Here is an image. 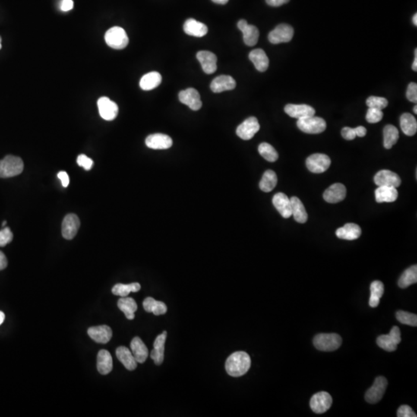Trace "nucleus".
I'll list each match as a JSON object with an SVG mask.
<instances>
[{"label": "nucleus", "mask_w": 417, "mask_h": 417, "mask_svg": "<svg viewBox=\"0 0 417 417\" xmlns=\"http://www.w3.org/2000/svg\"><path fill=\"white\" fill-rule=\"evenodd\" d=\"M285 111L291 118H297L298 120L314 116L315 115V110L312 107L307 105L289 104L285 106Z\"/></svg>", "instance_id": "6ab92c4d"}, {"label": "nucleus", "mask_w": 417, "mask_h": 417, "mask_svg": "<svg viewBox=\"0 0 417 417\" xmlns=\"http://www.w3.org/2000/svg\"><path fill=\"white\" fill-rule=\"evenodd\" d=\"M297 126L301 131L307 134H319L326 129L327 124L323 118L314 115L298 120Z\"/></svg>", "instance_id": "39448f33"}, {"label": "nucleus", "mask_w": 417, "mask_h": 417, "mask_svg": "<svg viewBox=\"0 0 417 417\" xmlns=\"http://www.w3.org/2000/svg\"><path fill=\"white\" fill-rule=\"evenodd\" d=\"M306 165L308 170L313 173H323L330 167L331 159L327 155L316 153L307 159Z\"/></svg>", "instance_id": "1a4fd4ad"}, {"label": "nucleus", "mask_w": 417, "mask_h": 417, "mask_svg": "<svg viewBox=\"0 0 417 417\" xmlns=\"http://www.w3.org/2000/svg\"><path fill=\"white\" fill-rule=\"evenodd\" d=\"M398 417H416L417 415L415 413L412 408L407 405H402L397 410Z\"/></svg>", "instance_id": "8fccbe9b"}, {"label": "nucleus", "mask_w": 417, "mask_h": 417, "mask_svg": "<svg viewBox=\"0 0 417 417\" xmlns=\"http://www.w3.org/2000/svg\"><path fill=\"white\" fill-rule=\"evenodd\" d=\"M13 239V234L9 227H4L0 230V247H5Z\"/></svg>", "instance_id": "49530a36"}, {"label": "nucleus", "mask_w": 417, "mask_h": 417, "mask_svg": "<svg viewBox=\"0 0 417 417\" xmlns=\"http://www.w3.org/2000/svg\"><path fill=\"white\" fill-rule=\"evenodd\" d=\"M374 182L378 187H391L397 188L400 186L401 178L395 172L385 169L376 174Z\"/></svg>", "instance_id": "2eb2a0df"}, {"label": "nucleus", "mask_w": 417, "mask_h": 417, "mask_svg": "<svg viewBox=\"0 0 417 417\" xmlns=\"http://www.w3.org/2000/svg\"><path fill=\"white\" fill-rule=\"evenodd\" d=\"M2 48V38L0 36V50Z\"/></svg>", "instance_id": "0e129e2a"}, {"label": "nucleus", "mask_w": 417, "mask_h": 417, "mask_svg": "<svg viewBox=\"0 0 417 417\" xmlns=\"http://www.w3.org/2000/svg\"><path fill=\"white\" fill-rule=\"evenodd\" d=\"M383 112L382 110L377 109V108H368L367 111L366 121L368 123L375 124V123H378L383 119Z\"/></svg>", "instance_id": "a18cd8bd"}, {"label": "nucleus", "mask_w": 417, "mask_h": 417, "mask_svg": "<svg viewBox=\"0 0 417 417\" xmlns=\"http://www.w3.org/2000/svg\"><path fill=\"white\" fill-rule=\"evenodd\" d=\"M80 222L78 216L74 213L67 214L62 223V235L66 240H72L77 234Z\"/></svg>", "instance_id": "dca6fc26"}, {"label": "nucleus", "mask_w": 417, "mask_h": 417, "mask_svg": "<svg viewBox=\"0 0 417 417\" xmlns=\"http://www.w3.org/2000/svg\"><path fill=\"white\" fill-rule=\"evenodd\" d=\"M412 23L415 26H417V14L415 13V15L412 17Z\"/></svg>", "instance_id": "680f3d73"}, {"label": "nucleus", "mask_w": 417, "mask_h": 417, "mask_svg": "<svg viewBox=\"0 0 417 417\" xmlns=\"http://www.w3.org/2000/svg\"><path fill=\"white\" fill-rule=\"evenodd\" d=\"M74 7L73 0H62L61 4V10L63 12H68Z\"/></svg>", "instance_id": "603ef678"}, {"label": "nucleus", "mask_w": 417, "mask_h": 417, "mask_svg": "<svg viewBox=\"0 0 417 417\" xmlns=\"http://www.w3.org/2000/svg\"><path fill=\"white\" fill-rule=\"evenodd\" d=\"M273 206L276 208L280 214L285 219L291 217V204L290 199L288 196L283 193H278L275 194L273 197Z\"/></svg>", "instance_id": "4be33fe9"}, {"label": "nucleus", "mask_w": 417, "mask_h": 417, "mask_svg": "<svg viewBox=\"0 0 417 417\" xmlns=\"http://www.w3.org/2000/svg\"><path fill=\"white\" fill-rule=\"evenodd\" d=\"M332 404V398L327 392H319L311 397L310 406L313 412L322 414L327 412Z\"/></svg>", "instance_id": "9d476101"}, {"label": "nucleus", "mask_w": 417, "mask_h": 417, "mask_svg": "<svg viewBox=\"0 0 417 417\" xmlns=\"http://www.w3.org/2000/svg\"><path fill=\"white\" fill-rule=\"evenodd\" d=\"M23 170V162L20 157L7 156L0 160V178L17 176Z\"/></svg>", "instance_id": "7ed1b4c3"}, {"label": "nucleus", "mask_w": 417, "mask_h": 417, "mask_svg": "<svg viewBox=\"0 0 417 417\" xmlns=\"http://www.w3.org/2000/svg\"><path fill=\"white\" fill-rule=\"evenodd\" d=\"M166 337L167 332L165 331L163 333L159 335L155 340L154 349L151 352V358L154 361L156 365H160L163 362Z\"/></svg>", "instance_id": "a878e982"}, {"label": "nucleus", "mask_w": 417, "mask_h": 417, "mask_svg": "<svg viewBox=\"0 0 417 417\" xmlns=\"http://www.w3.org/2000/svg\"><path fill=\"white\" fill-rule=\"evenodd\" d=\"M249 59L254 64L260 72L267 71L269 67V59L267 54L262 49H255L249 54Z\"/></svg>", "instance_id": "bb28decb"}, {"label": "nucleus", "mask_w": 417, "mask_h": 417, "mask_svg": "<svg viewBox=\"0 0 417 417\" xmlns=\"http://www.w3.org/2000/svg\"><path fill=\"white\" fill-rule=\"evenodd\" d=\"M58 178L61 179L63 187H65V188L68 187L70 179H69V176L67 172H64V171H61V172H60L58 174Z\"/></svg>", "instance_id": "864d4df0"}, {"label": "nucleus", "mask_w": 417, "mask_h": 417, "mask_svg": "<svg viewBox=\"0 0 417 417\" xmlns=\"http://www.w3.org/2000/svg\"><path fill=\"white\" fill-rule=\"evenodd\" d=\"M105 42L110 48L115 50H122L128 46V37L125 30L119 26H114L105 33Z\"/></svg>", "instance_id": "20e7f679"}, {"label": "nucleus", "mask_w": 417, "mask_h": 417, "mask_svg": "<svg viewBox=\"0 0 417 417\" xmlns=\"http://www.w3.org/2000/svg\"><path fill=\"white\" fill-rule=\"evenodd\" d=\"M183 30L187 35L196 37H203L208 33L207 26L194 19H189L185 22Z\"/></svg>", "instance_id": "b1692460"}, {"label": "nucleus", "mask_w": 417, "mask_h": 417, "mask_svg": "<svg viewBox=\"0 0 417 417\" xmlns=\"http://www.w3.org/2000/svg\"><path fill=\"white\" fill-rule=\"evenodd\" d=\"M131 353L138 363H144L149 355V350L139 337H134L131 342Z\"/></svg>", "instance_id": "cd10ccee"}, {"label": "nucleus", "mask_w": 417, "mask_h": 417, "mask_svg": "<svg viewBox=\"0 0 417 417\" xmlns=\"http://www.w3.org/2000/svg\"><path fill=\"white\" fill-rule=\"evenodd\" d=\"M276 183H277V176L276 173L273 171L267 170L263 173L259 187L262 191L269 193L276 187Z\"/></svg>", "instance_id": "4c0bfd02"}, {"label": "nucleus", "mask_w": 417, "mask_h": 417, "mask_svg": "<svg viewBox=\"0 0 417 417\" xmlns=\"http://www.w3.org/2000/svg\"><path fill=\"white\" fill-rule=\"evenodd\" d=\"M383 134H384V147L386 149H392V147L396 144L399 139V134L397 128L392 124H388L383 130Z\"/></svg>", "instance_id": "ea45409f"}, {"label": "nucleus", "mask_w": 417, "mask_h": 417, "mask_svg": "<svg viewBox=\"0 0 417 417\" xmlns=\"http://www.w3.org/2000/svg\"><path fill=\"white\" fill-rule=\"evenodd\" d=\"M294 36V29L292 26L285 23L278 25L274 30L268 35V39L273 44L288 43Z\"/></svg>", "instance_id": "6e6552de"}, {"label": "nucleus", "mask_w": 417, "mask_h": 417, "mask_svg": "<svg viewBox=\"0 0 417 417\" xmlns=\"http://www.w3.org/2000/svg\"><path fill=\"white\" fill-rule=\"evenodd\" d=\"M117 358H118L121 363L124 365V366L129 370V371H133L137 368V361L135 358L133 356L131 351L124 346L118 347L116 349Z\"/></svg>", "instance_id": "7c9ffc66"}, {"label": "nucleus", "mask_w": 417, "mask_h": 417, "mask_svg": "<svg viewBox=\"0 0 417 417\" xmlns=\"http://www.w3.org/2000/svg\"><path fill=\"white\" fill-rule=\"evenodd\" d=\"M98 107L101 117L106 121H112L118 116V105L107 97H102L99 99Z\"/></svg>", "instance_id": "ddd939ff"}, {"label": "nucleus", "mask_w": 417, "mask_h": 417, "mask_svg": "<svg viewBox=\"0 0 417 417\" xmlns=\"http://www.w3.org/2000/svg\"><path fill=\"white\" fill-rule=\"evenodd\" d=\"M396 316L398 321L402 324L407 325V326H412V327H416V314L407 312V311H398L396 312Z\"/></svg>", "instance_id": "37998d69"}, {"label": "nucleus", "mask_w": 417, "mask_h": 417, "mask_svg": "<svg viewBox=\"0 0 417 417\" xmlns=\"http://www.w3.org/2000/svg\"><path fill=\"white\" fill-rule=\"evenodd\" d=\"M346 193V188L343 184H332L325 191L323 198L327 203H337L345 200Z\"/></svg>", "instance_id": "aec40b11"}, {"label": "nucleus", "mask_w": 417, "mask_h": 417, "mask_svg": "<svg viewBox=\"0 0 417 417\" xmlns=\"http://www.w3.org/2000/svg\"><path fill=\"white\" fill-rule=\"evenodd\" d=\"M366 105L368 108H377L382 110L388 106V100L382 97L370 96L366 100Z\"/></svg>", "instance_id": "c03bdc74"}, {"label": "nucleus", "mask_w": 417, "mask_h": 417, "mask_svg": "<svg viewBox=\"0 0 417 417\" xmlns=\"http://www.w3.org/2000/svg\"><path fill=\"white\" fill-rule=\"evenodd\" d=\"M77 162L80 166L83 167L86 171L90 170L94 164L93 160L91 159L83 154L80 155L77 157Z\"/></svg>", "instance_id": "de8ad7c7"}, {"label": "nucleus", "mask_w": 417, "mask_h": 417, "mask_svg": "<svg viewBox=\"0 0 417 417\" xmlns=\"http://www.w3.org/2000/svg\"><path fill=\"white\" fill-rule=\"evenodd\" d=\"M162 80V75L159 72L152 71L142 77L139 85L144 90H153L160 85Z\"/></svg>", "instance_id": "473e14b6"}, {"label": "nucleus", "mask_w": 417, "mask_h": 417, "mask_svg": "<svg viewBox=\"0 0 417 417\" xmlns=\"http://www.w3.org/2000/svg\"><path fill=\"white\" fill-rule=\"evenodd\" d=\"M370 291L371 295L368 304L372 308H377L380 304V298L384 294V285L380 281H375L370 285Z\"/></svg>", "instance_id": "e433bc0d"}, {"label": "nucleus", "mask_w": 417, "mask_h": 417, "mask_svg": "<svg viewBox=\"0 0 417 417\" xmlns=\"http://www.w3.org/2000/svg\"><path fill=\"white\" fill-rule=\"evenodd\" d=\"M143 308L147 312L153 313L155 315H162L167 312V306L163 302L150 297L143 301Z\"/></svg>", "instance_id": "c9c22d12"}, {"label": "nucleus", "mask_w": 417, "mask_h": 417, "mask_svg": "<svg viewBox=\"0 0 417 417\" xmlns=\"http://www.w3.org/2000/svg\"><path fill=\"white\" fill-rule=\"evenodd\" d=\"M400 342L401 332L397 326H393L389 334L379 336L377 339V343L379 347L389 352L396 351L397 349L398 344Z\"/></svg>", "instance_id": "423d86ee"}, {"label": "nucleus", "mask_w": 417, "mask_h": 417, "mask_svg": "<svg viewBox=\"0 0 417 417\" xmlns=\"http://www.w3.org/2000/svg\"><path fill=\"white\" fill-rule=\"evenodd\" d=\"M172 139L169 135L161 133L150 134L146 139V144L149 149L163 150L172 147Z\"/></svg>", "instance_id": "f3484780"}, {"label": "nucleus", "mask_w": 417, "mask_h": 417, "mask_svg": "<svg viewBox=\"0 0 417 417\" xmlns=\"http://www.w3.org/2000/svg\"><path fill=\"white\" fill-rule=\"evenodd\" d=\"M178 99L181 103L187 105L193 111H199L203 105L200 93L194 88H188L180 91Z\"/></svg>", "instance_id": "f8f14e48"}, {"label": "nucleus", "mask_w": 417, "mask_h": 417, "mask_svg": "<svg viewBox=\"0 0 417 417\" xmlns=\"http://www.w3.org/2000/svg\"><path fill=\"white\" fill-rule=\"evenodd\" d=\"M290 0H266V3L271 7H281L284 4H288Z\"/></svg>", "instance_id": "5fc2aeb1"}, {"label": "nucleus", "mask_w": 417, "mask_h": 417, "mask_svg": "<svg viewBox=\"0 0 417 417\" xmlns=\"http://www.w3.org/2000/svg\"><path fill=\"white\" fill-rule=\"evenodd\" d=\"M197 58L201 64L202 68L206 74H212L216 71L217 58L213 53L210 51H199Z\"/></svg>", "instance_id": "a211bd4d"}, {"label": "nucleus", "mask_w": 417, "mask_h": 417, "mask_svg": "<svg viewBox=\"0 0 417 417\" xmlns=\"http://www.w3.org/2000/svg\"><path fill=\"white\" fill-rule=\"evenodd\" d=\"M260 124L255 117H250L237 128V134L243 140H250L260 130Z\"/></svg>", "instance_id": "9b49d317"}, {"label": "nucleus", "mask_w": 417, "mask_h": 417, "mask_svg": "<svg viewBox=\"0 0 417 417\" xmlns=\"http://www.w3.org/2000/svg\"><path fill=\"white\" fill-rule=\"evenodd\" d=\"M400 127L406 135H414L417 131L416 119L411 114L404 113L400 117Z\"/></svg>", "instance_id": "f704fd0d"}, {"label": "nucleus", "mask_w": 417, "mask_h": 417, "mask_svg": "<svg viewBox=\"0 0 417 417\" xmlns=\"http://www.w3.org/2000/svg\"><path fill=\"white\" fill-rule=\"evenodd\" d=\"M413 111H414V113H415V115H416V114H417V106H416V105H415V106L414 107Z\"/></svg>", "instance_id": "e2e57ef3"}, {"label": "nucleus", "mask_w": 417, "mask_h": 417, "mask_svg": "<svg viewBox=\"0 0 417 417\" xmlns=\"http://www.w3.org/2000/svg\"><path fill=\"white\" fill-rule=\"evenodd\" d=\"M251 365L250 355L245 352H237L228 357L226 361V373L233 377H242Z\"/></svg>", "instance_id": "f257e3e1"}, {"label": "nucleus", "mask_w": 417, "mask_h": 417, "mask_svg": "<svg viewBox=\"0 0 417 417\" xmlns=\"http://www.w3.org/2000/svg\"><path fill=\"white\" fill-rule=\"evenodd\" d=\"M342 135L344 138L346 139V140H349V141H350V140H353V139H355V137H356L355 129L349 128V127H345V128H342Z\"/></svg>", "instance_id": "3c124183"}, {"label": "nucleus", "mask_w": 417, "mask_h": 417, "mask_svg": "<svg viewBox=\"0 0 417 417\" xmlns=\"http://www.w3.org/2000/svg\"><path fill=\"white\" fill-rule=\"evenodd\" d=\"M406 98L411 102L416 103L417 102V84L415 83H409L406 90Z\"/></svg>", "instance_id": "09e8293b"}, {"label": "nucleus", "mask_w": 417, "mask_h": 417, "mask_svg": "<svg viewBox=\"0 0 417 417\" xmlns=\"http://www.w3.org/2000/svg\"><path fill=\"white\" fill-rule=\"evenodd\" d=\"M7 264H8V261H7V257L2 251H0V270L5 269L7 267Z\"/></svg>", "instance_id": "6e6d98bb"}, {"label": "nucleus", "mask_w": 417, "mask_h": 417, "mask_svg": "<svg viewBox=\"0 0 417 417\" xmlns=\"http://www.w3.org/2000/svg\"><path fill=\"white\" fill-rule=\"evenodd\" d=\"M141 289V285L138 283H131L129 285L117 284L112 288V293L117 296L127 297L131 292H137Z\"/></svg>", "instance_id": "a19ab883"}, {"label": "nucleus", "mask_w": 417, "mask_h": 417, "mask_svg": "<svg viewBox=\"0 0 417 417\" xmlns=\"http://www.w3.org/2000/svg\"><path fill=\"white\" fill-rule=\"evenodd\" d=\"M355 129V134H356V136H358V137H364L366 134V128L363 126H358L357 128H354Z\"/></svg>", "instance_id": "4d7b16f0"}, {"label": "nucleus", "mask_w": 417, "mask_h": 417, "mask_svg": "<svg viewBox=\"0 0 417 417\" xmlns=\"http://www.w3.org/2000/svg\"><path fill=\"white\" fill-rule=\"evenodd\" d=\"M238 26L243 33L244 43L248 47L255 46L260 36L258 29L255 26L248 24L245 20H240Z\"/></svg>", "instance_id": "4468645a"}, {"label": "nucleus", "mask_w": 417, "mask_h": 417, "mask_svg": "<svg viewBox=\"0 0 417 417\" xmlns=\"http://www.w3.org/2000/svg\"><path fill=\"white\" fill-rule=\"evenodd\" d=\"M212 1H213V3H215V4L224 5V4H227L229 0H212Z\"/></svg>", "instance_id": "13d9d810"}, {"label": "nucleus", "mask_w": 417, "mask_h": 417, "mask_svg": "<svg viewBox=\"0 0 417 417\" xmlns=\"http://www.w3.org/2000/svg\"><path fill=\"white\" fill-rule=\"evenodd\" d=\"M237 86L236 80L230 76H218L213 79L210 84V89L214 93H221L226 90H234Z\"/></svg>", "instance_id": "412c9836"}, {"label": "nucleus", "mask_w": 417, "mask_h": 417, "mask_svg": "<svg viewBox=\"0 0 417 417\" xmlns=\"http://www.w3.org/2000/svg\"><path fill=\"white\" fill-rule=\"evenodd\" d=\"M417 282V266L413 265L409 268L406 269L402 276L399 278V288H406L410 285H413Z\"/></svg>", "instance_id": "58836bf2"}, {"label": "nucleus", "mask_w": 417, "mask_h": 417, "mask_svg": "<svg viewBox=\"0 0 417 417\" xmlns=\"http://www.w3.org/2000/svg\"><path fill=\"white\" fill-rule=\"evenodd\" d=\"M97 368L102 375H108L113 368V360L108 351L102 349L99 351L97 358Z\"/></svg>", "instance_id": "c756f323"}, {"label": "nucleus", "mask_w": 417, "mask_h": 417, "mask_svg": "<svg viewBox=\"0 0 417 417\" xmlns=\"http://www.w3.org/2000/svg\"><path fill=\"white\" fill-rule=\"evenodd\" d=\"M88 336L98 343L106 344L112 337V330L108 326L91 327L87 330Z\"/></svg>", "instance_id": "5701e85b"}, {"label": "nucleus", "mask_w": 417, "mask_h": 417, "mask_svg": "<svg viewBox=\"0 0 417 417\" xmlns=\"http://www.w3.org/2000/svg\"><path fill=\"white\" fill-rule=\"evenodd\" d=\"M336 234L340 239L354 241L360 238L361 229L360 226L355 223H346L345 226L339 228L336 230Z\"/></svg>", "instance_id": "393cba45"}, {"label": "nucleus", "mask_w": 417, "mask_h": 417, "mask_svg": "<svg viewBox=\"0 0 417 417\" xmlns=\"http://www.w3.org/2000/svg\"><path fill=\"white\" fill-rule=\"evenodd\" d=\"M387 385L388 381L385 377H377L373 386L367 390L365 395V400L371 404L380 402L386 392Z\"/></svg>", "instance_id": "0eeeda50"}, {"label": "nucleus", "mask_w": 417, "mask_h": 417, "mask_svg": "<svg viewBox=\"0 0 417 417\" xmlns=\"http://www.w3.org/2000/svg\"><path fill=\"white\" fill-rule=\"evenodd\" d=\"M6 224H7V221H4V222H3V223H2V226H5Z\"/></svg>", "instance_id": "69168bd1"}, {"label": "nucleus", "mask_w": 417, "mask_h": 417, "mask_svg": "<svg viewBox=\"0 0 417 417\" xmlns=\"http://www.w3.org/2000/svg\"><path fill=\"white\" fill-rule=\"evenodd\" d=\"M412 69L414 71H417V57H415L413 63H412Z\"/></svg>", "instance_id": "052dcab7"}, {"label": "nucleus", "mask_w": 417, "mask_h": 417, "mask_svg": "<svg viewBox=\"0 0 417 417\" xmlns=\"http://www.w3.org/2000/svg\"><path fill=\"white\" fill-rule=\"evenodd\" d=\"M258 152L260 156L270 162H276L278 159V153L274 148L268 143H263L259 146Z\"/></svg>", "instance_id": "79ce46f5"}, {"label": "nucleus", "mask_w": 417, "mask_h": 417, "mask_svg": "<svg viewBox=\"0 0 417 417\" xmlns=\"http://www.w3.org/2000/svg\"><path fill=\"white\" fill-rule=\"evenodd\" d=\"M291 204V214L299 223H305L308 220V213L302 202L296 197L290 199Z\"/></svg>", "instance_id": "2f4dec72"}, {"label": "nucleus", "mask_w": 417, "mask_h": 417, "mask_svg": "<svg viewBox=\"0 0 417 417\" xmlns=\"http://www.w3.org/2000/svg\"><path fill=\"white\" fill-rule=\"evenodd\" d=\"M118 307L128 320L134 318V312L137 311V305L133 298L122 297L118 301Z\"/></svg>", "instance_id": "72a5a7b5"}, {"label": "nucleus", "mask_w": 417, "mask_h": 417, "mask_svg": "<svg viewBox=\"0 0 417 417\" xmlns=\"http://www.w3.org/2000/svg\"><path fill=\"white\" fill-rule=\"evenodd\" d=\"M342 339L336 333L318 334L314 338L313 343L316 349L322 352H332L339 349Z\"/></svg>", "instance_id": "f03ea898"}, {"label": "nucleus", "mask_w": 417, "mask_h": 417, "mask_svg": "<svg viewBox=\"0 0 417 417\" xmlns=\"http://www.w3.org/2000/svg\"><path fill=\"white\" fill-rule=\"evenodd\" d=\"M377 203H393L398 198L396 188L391 187H379L375 191Z\"/></svg>", "instance_id": "c85d7f7f"}, {"label": "nucleus", "mask_w": 417, "mask_h": 417, "mask_svg": "<svg viewBox=\"0 0 417 417\" xmlns=\"http://www.w3.org/2000/svg\"><path fill=\"white\" fill-rule=\"evenodd\" d=\"M4 320H5V314L0 311V326L4 323Z\"/></svg>", "instance_id": "bf43d9fd"}]
</instances>
